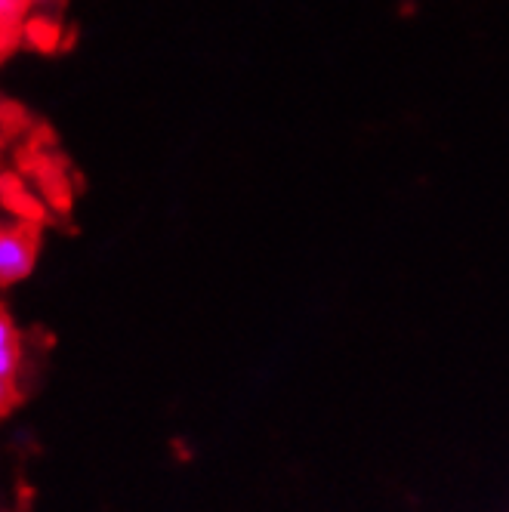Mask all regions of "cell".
Instances as JSON below:
<instances>
[{"mask_svg":"<svg viewBox=\"0 0 509 512\" xmlns=\"http://www.w3.org/2000/svg\"><path fill=\"white\" fill-rule=\"evenodd\" d=\"M34 256H38V241L25 223H7L0 232V281L16 284L34 269Z\"/></svg>","mask_w":509,"mask_h":512,"instance_id":"1","label":"cell"},{"mask_svg":"<svg viewBox=\"0 0 509 512\" xmlns=\"http://www.w3.org/2000/svg\"><path fill=\"white\" fill-rule=\"evenodd\" d=\"M19 368H22V337L13 318L4 312L0 315V386H4V392L13 389Z\"/></svg>","mask_w":509,"mask_h":512,"instance_id":"2","label":"cell"}]
</instances>
